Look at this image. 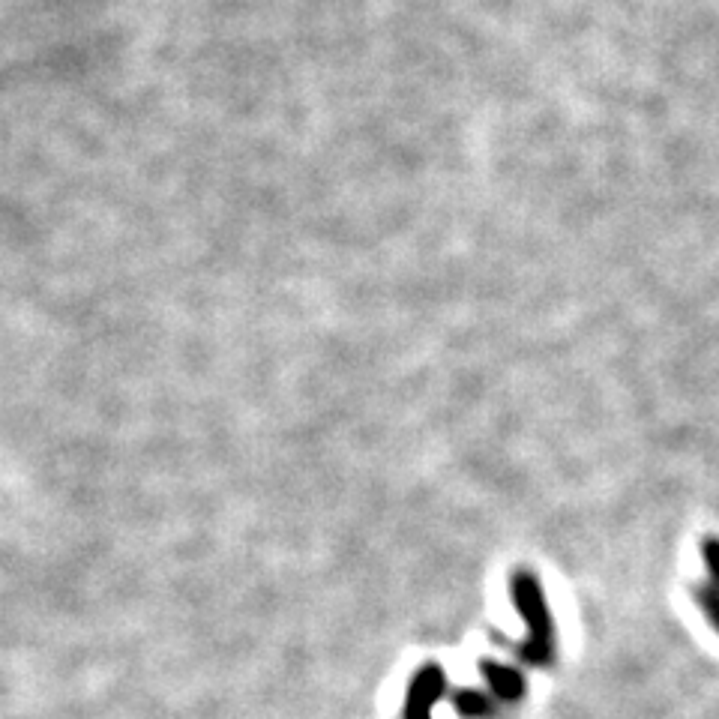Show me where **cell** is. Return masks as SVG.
Returning a JSON list of instances; mask_svg holds the SVG:
<instances>
[{
    "label": "cell",
    "mask_w": 719,
    "mask_h": 719,
    "mask_svg": "<svg viewBox=\"0 0 719 719\" xmlns=\"http://www.w3.org/2000/svg\"><path fill=\"white\" fill-rule=\"evenodd\" d=\"M513 600H516V609L522 612V618L531 630V636L522 648V657L537 663V666L549 663L552 654H555V627H552V615L546 609L543 591H540V585L531 573H516Z\"/></svg>",
    "instance_id": "1"
},
{
    "label": "cell",
    "mask_w": 719,
    "mask_h": 719,
    "mask_svg": "<svg viewBox=\"0 0 719 719\" xmlns=\"http://www.w3.org/2000/svg\"><path fill=\"white\" fill-rule=\"evenodd\" d=\"M444 687H447L444 672L438 666H423L408 687L405 719H432V708L444 696Z\"/></svg>",
    "instance_id": "2"
},
{
    "label": "cell",
    "mask_w": 719,
    "mask_h": 719,
    "mask_svg": "<svg viewBox=\"0 0 719 719\" xmlns=\"http://www.w3.org/2000/svg\"><path fill=\"white\" fill-rule=\"evenodd\" d=\"M456 708H459L465 717H480V714H489V711H492L489 702H486V696L477 693V690H462V693L456 696Z\"/></svg>",
    "instance_id": "4"
},
{
    "label": "cell",
    "mask_w": 719,
    "mask_h": 719,
    "mask_svg": "<svg viewBox=\"0 0 719 719\" xmlns=\"http://www.w3.org/2000/svg\"><path fill=\"white\" fill-rule=\"evenodd\" d=\"M483 672H486V681L492 684V690H495L498 699H507V702L522 699V693H525V678H522L516 669H504V666H498V663H483Z\"/></svg>",
    "instance_id": "3"
}]
</instances>
